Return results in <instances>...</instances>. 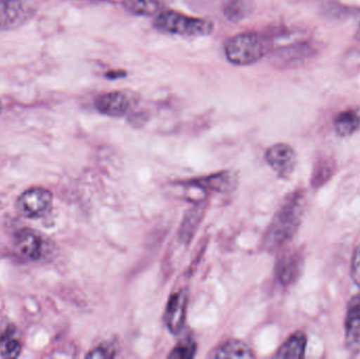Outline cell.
Masks as SVG:
<instances>
[{
    "label": "cell",
    "instance_id": "cell-1",
    "mask_svg": "<svg viewBox=\"0 0 360 359\" xmlns=\"http://www.w3.org/2000/svg\"><path fill=\"white\" fill-rule=\"evenodd\" d=\"M306 206L304 192H293L288 196L266 229L262 242L264 250L274 252L293 240L302 225Z\"/></svg>",
    "mask_w": 360,
    "mask_h": 359
},
{
    "label": "cell",
    "instance_id": "cell-2",
    "mask_svg": "<svg viewBox=\"0 0 360 359\" xmlns=\"http://www.w3.org/2000/svg\"><path fill=\"white\" fill-rule=\"evenodd\" d=\"M224 55L235 65H250L258 63L268 53L266 37L257 32H243L226 40Z\"/></svg>",
    "mask_w": 360,
    "mask_h": 359
},
{
    "label": "cell",
    "instance_id": "cell-3",
    "mask_svg": "<svg viewBox=\"0 0 360 359\" xmlns=\"http://www.w3.org/2000/svg\"><path fill=\"white\" fill-rule=\"evenodd\" d=\"M154 27L162 33L184 37L207 36L213 32L214 25L207 19L188 16L174 10H162L155 15Z\"/></svg>",
    "mask_w": 360,
    "mask_h": 359
},
{
    "label": "cell",
    "instance_id": "cell-4",
    "mask_svg": "<svg viewBox=\"0 0 360 359\" xmlns=\"http://www.w3.org/2000/svg\"><path fill=\"white\" fill-rule=\"evenodd\" d=\"M53 195L44 188H32L19 196L17 208L27 218H40L50 212Z\"/></svg>",
    "mask_w": 360,
    "mask_h": 359
},
{
    "label": "cell",
    "instance_id": "cell-5",
    "mask_svg": "<svg viewBox=\"0 0 360 359\" xmlns=\"http://www.w3.org/2000/svg\"><path fill=\"white\" fill-rule=\"evenodd\" d=\"M264 159L281 178L291 176L297 164V156L293 148L283 143L271 145L264 154Z\"/></svg>",
    "mask_w": 360,
    "mask_h": 359
},
{
    "label": "cell",
    "instance_id": "cell-6",
    "mask_svg": "<svg viewBox=\"0 0 360 359\" xmlns=\"http://www.w3.org/2000/svg\"><path fill=\"white\" fill-rule=\"evenodd\" d=\"M237 183L238 181H237L236 174L231 171H222L209 176L191 179L182 185L196 188L205 193L214 192V193L226 194L234 191L236 189Z\"/></svg>",
    "mask_w": 360,
    "mask_h": 359
},
{
    "label": "cell",
    "instance_id": "cell-7",
    "mask_svg": "<svg viewBox=\"0 0 360 359\" xmlns=\"http://www.w3.org/2000/svg\"><path fill=\"white\" fill-rule=\"evenodd\" d=\"M188 312V294L179 291L171 295L165 312L164 320L167 328L172 334L177 335L184 329Z\"/></svg>",
    "mask_w": 360,
    "mask_h": 359
},
{
    "label": "cell",
    "instance_id": "cell-8",
    "mask_svg": "<svg viewBox=\"0 0 360 359\" xmlns=\"http://www.w3.org/2000/svg\"><path fill=\"white\" fill-rule=\"evenodd\" d=\"M130 107L131 101L128 95L120 91L105 93L95 100L97 111L109 117H122L130 111Z\"/></svg>",
    "mask_w": 360,
    "mask_h": 359
},
{
    "label": "cell",
    "instance_id": "cell-9",
    "mask_svg": "<svg viewBox=\"0 0 360 359\" xmlns=\"http://www.w3.org/2000/svg\"><path fill=\"white\" fill-rule=\"evenodd\" d=\"M346 345L353 354H360V293L351 299L347 310Z\"/></svg>",
    "mask_w": 360,
    "mask_h": 359
},
{
    "label": "cell",
    "instance_id": "cell-10",
    "mask_svg": "<svg viewBox=\"0 0 360 359\" xmlns=\"http://www.w3.org/2000/svg\"><path fill=\"white\" fill-rule=\"evenodd\" d=\"M17 250L25 259L38 261L46 253V242L37 232L31 229H22L15 236Z\"/></svg>",
    "mask_w": 360,
    "mask_h": 359
},
{
    "label": "cell",
    "instance_id": "cell-11",
    "mask_svg": "<svg viewBox=\"0 0 360 359\" xmlns=\"http://www.w3.org/2000/svg\"><path fill=\"white\" fill-rule=\"evenodd\" d=\"M304 257L298 252L287 253L276 265V278L281 286H291L302 273Z\"/></svg>",
    "mask_w": 360,
    "mask_h": 359
},
{
    "label": "cell",
    "instance_id": "cell-12",
    "mask_svg": "<svg viewBox=\"0 0 360 359\" xmlns=\"http://www.w3.org/2000/svg\"><path fill=\"white\" fill-rule=\"evenodd\" d=\"M29 17V8L19 0H0V32L19 27Z\"/></svg>",
    "mask_w": 360,
    "mask_h": 359
},
{
    "label": "cell",
    "instance_id": "cell-13",
    "mask_svg": "<svg viewBox=\"0 0 360 359\" xmlns=\"http://www.w3.org/2000/svg\"><path fill=\"white\" fill-rule=\"evenodd\" d=\"M205 208L207 206H205V200H198L195 206L188 210L184 215L179 229V240L182 244H190L191 240L196 233L197 229L202 221Z\"/></svg>",
    "mask_w": 360,
    "mask_h": 359
},
{
    "label": "cell",
    "instance_id": "cell-14",
    "mask_svg": "<svg viewBox=\"0 0 360 359\" xmlns=\"http://www.w3.org/2000/svg\"><path fill=\"white\" fill-rule=\"evenodd\" d=\"M210 358H254V355L252 350L250 349L249 346L243 344L240 341H226V343L221 344L218 346L217 348L211 352L209 355Z\"/></svg>",
    "mask_w": 360,
    "mask_h": 359
},
{
    "label": "cell",
    "instance_id": "cell-15",
    "mask_svg": "<svg viewBox=\"0 0 360 359\" xmlns=\"http://www.w3.org/2000/svg\"><path fill=\"white\" fill-rule=\"evenodd\" d=\"M168 0H122L127 12L136 16H155L164 10Z\"/></svg>",
    "mask_w": 360,
    "mask_h": 359
},
{
    "label": "cell",
    "instance_id": "cell-16",
    "mask_svg": "<svg viewBox=\"0 0 360 359\" xmlns=\"http://www.w3.org/2000/svg\"><path fill=\"white\" fill-rule=\"evenodd\" d=\"M334 129L340 136L349 137L360 129V115L356 110L347 109L334 118Z\"/></svg>",
    "mask_w": 360,
    "mask_h": 359
},
{
    "label": "cell",
    "instance_id": "cell-17",
    "mask_svg": "<svg viewBox=\"0 0 360 359\" xmlns=\"http://www.w3.org/2000/svg\"><path fill=\"white\" fill-rule=\"evenodd\" d=\"M307 348V337L304 332L293 333L283 345L279 348L274 358H302Z\"/></svg>",
    "mask_w": 360,
    "mask_h": 359
},
{
    "label": "cell",
    "instance_id": "cell-18",
    "mask_svg": "<svg viewBox=\"0 0 360 359\" xmlns=\"http://www.w3.org/2000/svg\"><path fill=\"white\" fill-rule=\"evenodd\" d=\"M253 0H229L224 8V15L229 21L239 22L254 12Z\"/></svg>",
    "mask_w": 360,
    "mask_h": 359
},
{
    "label": "cell",
    "instance_id": "cell-19",
    "mask_svg": "<svg viewBox=\"0 0 360 359\" xmlns=\"http://www.w3.org/2000/svg\"><path fill=\"white\" fill-rule=\"evenodd\" d=\"M336 170V162L331 158L319 159L315 164L311 183L314 188H321L331 179Z\"/></svg>",
    "mask_w": 360,
    "mask_h": 359
},
{
    "label": "cell",
    "instance_id": "cell-20",
    "mask_svg": "<svg viewBox=\"0 0 360 359\" xmlns=\"http://www.w3.org/2000/svg\"><path fill=\"white\" fill-rule=\"evenodd\" d=\"M195 353H196V343L193 339H186L180 341L179 345L171 351L169 358L190 359L194 358Z\"/></svg>",
    "mask_w": 360,
    "mask_h": 359
},
{
    "label": "cell",
    "instance_id": "cell-21",
    "mask_svg": "<svg viewBox=\"0 0 360 359\" xmlns=\"http://www.w3.org/2000/svg\"><path fill=\"white\" fill-rule=\"evenodd\" d=\"M20 352L21 345L17 339L11 337L0 339V358H16Z\"/></svg>",
    "mask_w": 360,
    "mask_h": 359
},
{
    "label": "cell",
    "instance_id": "cell-22",
    "mask_svg": "<svg viewBox=\"0 0 360 359\" xmlns=\"http://www.w3.org/2000/svg\"><path fill=\"white\" fill-rule=\"evenodd\" d=\"M115 356V351H114L113 346L107 345V344H103V345L98 346V347L95 348L94 350L90 352V353L86 355V358H113Z\"/></svg>",
    "mask_w": 360,
    "mask_h": 359
},
{
    "label": "cell",
    "instance_id": "cell-23",
    "mask_svg": "<svg viewBox=\"0 0 360 359\" xmlns=\"http://www.w3.org/2000/svg\"><path fill=\"white\" fill-rule=\"evenodd\" d=\"M351 272L355 284L360 288V244L355 249L352 256V263H351Z\"/></svg>",
    "mask_w": 360,
    "mask_h": 359
},
{
    "label": "cell",
    "instance_id": "cell-24",
    "mask_svg": "<svg viewBox=\"0 0 360 359\" xmlns=\"http://www.w3.org/2000/svg\"><path fill=\"white\" fill-rule=\"evenodd\" d=\"M122 75H124V72L122 71H114L110 72V73L107 74L108 78H112V79H115V78H120Z\"/></svg>",
    "mask_w": 360,
    "mask_h": 359
},
{
    "label": "cell",
    "instance_id": "cell-25",
    "mask_svg": "<svg viewBox=\"0 0 360 359\" xmlns=\"http://www.w3.org/2000/svg\"><path fill=\"white\" fill-rule=\"evenodd\" d=\"M355 38H356V40L360 41V21L359 23V27H357L356 34H355Z\"/></svg>",
    "mask_w": 360,
    "mask_h": 359
},
{
    "label": "cell",
    "instance_id": "cell-26",
    "mask_svg": "<svg viewBox=\"0 0 360 359\" xmlns=\"http://www.w3.org/2000/svg\"><path fill=\"white\" fill-rule=\"evenodd\" d=\"M356 61H357V63H359V65H360V51H359V54H357Z\"/></svg>",
    "mask_w": 360,
    "mask_h": 359
}]
</instances>
